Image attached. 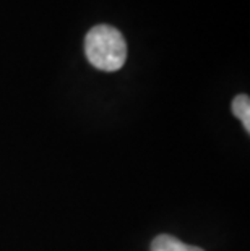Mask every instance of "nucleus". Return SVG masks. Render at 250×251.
Masks as SVG:
<instances>
[{
	"instance_id": "3",
	"label": "nucleus",
	"mask_w": 250,
	"mask_h": 251,
	"mask_svg": "<svg viewBox=\"0 0 250 251\" xmlns=\"http://www.w3.org/2000/svg\"><path fill=\"white\" fill-rule=\"evenodd\" d=\"M232 112L239 120L242 122V126L246 131H250V99L247 94H239L232 100Z\"/></svg>"
},
{
	"instance_id": "2",
	"label": "nucleus",
	"mask_w": 250,
	"mask_h": 251,
	"mask_svg": "<svg viewBox=\"0 0 250 251\" xmlns=\"http://www.w3.org/2000/svg\"><path fill=\"white\" fill-rule=\"evenodd\" d=\"M151 251H203L198 247L185 245L172 235H158L151 242Z\"/></svg>"
},
{
	"instance_id": "1",
	"label": "nucleus",
	"mask_w": 250,
	"mask_h": 251,
	"mask_svg": "<svg viewBox=\"0 0 250 251\" xmlns=\"http://www.w3.org/2000/svg\"><path fill=\"white\" fill-rule=\"evenodd\" d=\"M84 54L98 70L117 72L127 60V42L114 26L98 25L84 37Z\"/></svg>"
}]
</instances>
